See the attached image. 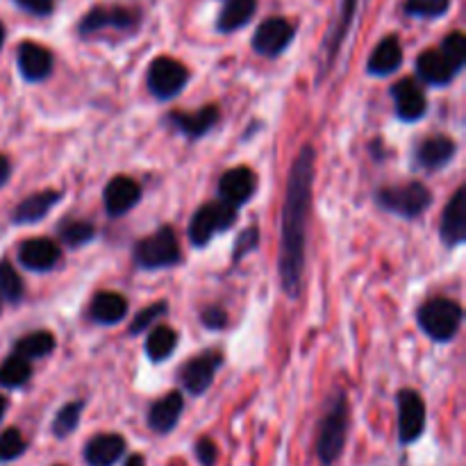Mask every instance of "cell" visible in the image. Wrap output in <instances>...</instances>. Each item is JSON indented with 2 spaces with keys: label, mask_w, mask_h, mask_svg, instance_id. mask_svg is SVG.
Here are the masks:
<instances>
[{
  "label": "cell",
  "mask_w": 466,
  "mask_h": 466,
  "mask_svg": "<svg viewBox=\"0 0 466 466\" xmlns=\"http://www.w3.org/2000/svg\"><path fill=\"white\" fill-rule=\"evenodd\" d=\"M317 153L303 146L289 168L285 203L280 214V248H278V278L280 289L291 300L303 294L305 262H308V223L312 214V187Z\"/></svg>",
  "instance_id": "6da1fadb"
},
{
  "label": "cell",
  "mask_w": 466,
  "mask_h": 466,
  "mask_svg": "<svg viewBox=\"0 0 466 466\" xmlns=\"http://www.w3.org/2000/svg\"><path fill=\"white\" fill-rule=\"evenodd\" d=\"M349 399L344 391H337L328 403L317 435V458L323 466H332L341 458L349 437Z\"/></svg>",
  "instance_id": "7a4b0ae2"
},
{
  "label": "cell",
  "mask_w": 466,
  "mask_h": 466,
  "mask_svg": "<svg viewBox=\"0 0 466 466\" xmlns=\"http://www.w3.org/2000/svg\"><path fill=\"white\" fill-rule=\"evenodd\" d=\"M464 312L458 300L451 299H431L419 308L417 321L419 328L437 344L453 341L462 328Z\"/></svg>",
  "instance_id": "3957f363"
},
{
  "label": "cell",
  "mask_w": 466,
  "mask_h": 466,
  "mask_svg": "<svg viewBox=\"0 0 466 466\" xmlns=\"http://www.w3.org/2000/svg\"><path fill=\"white\" fill-rule=\"evenodd\" d=\"M132 258H135V264L141 271H157V268H168L180 264V244H177L173 228L164 226L155 230L150 237L137 241Z\"/></svg>",
  "instance_id": "277c9868"
},
{
  "label": "cell",
  "mask_w": 466,
  "mask_h": 466,
  "mask_svg": "<svg viewBox=\"0 0 466 466\" xmlns=\"http://www.w3.org/2000/svg\"><path fill=\"white\" fill-rule=\"evenodd\" d=\"M376 203L400 218H419L432 205V194L423 182H405L378 191Z\"/></svg>",
  "instance_id": "5b68a950"
},
{
  "label": "cell",
  "mask_w": 466,
  "mask_h": 466,
  "mask_svg": "<svg viewBox=\"0 0 466 466\" xmlns=\"http://www.w3.org/2000/svg\"><path fill=\"white\" fill-rule=\"evenodd\" d=\"M141 16L139 12L130 7H123V5H96L91 7L85 16L77 23V32H80L82 39H89V36L103 35V32L114 30V32H135L139 27Z\"/></svg>",
  "instance_id": "8992f818"
},
{
  "label": "cell",
  "mask_w": 466,
  "mask_h": 466,
  "mask_svg": "<svg viewBox=\"0 0 466 466\" xmlns=\"http://www.w3.org/2000/svg\"><path fill=\"white\" fill-rule=\"evenodd\" d=\"M237 223V208L217 200V203H208L198 208L191 217L187 235H189L191 246L196 248H205L218 232L230 230Z\"/></svg>",
  "instance_id": "52a82bcc"
},
{
  "label": "cell",
  "mask_w": 466,
  "mask_h": 466,
  "mask_svg": "<svg viewBox=\"0 0 466 466\" xmlns=\"http://www.w3.org/2000/svg\"><path fill=\"white\" fill-rule=\"evenodd\" d=\"M191 73L182 62L173 57H157L150 62L148 73H146V85L148 91L157 100H173L182 94V89L189 82Z\"/></svg>",
  "instance_id": "ba28073f"
},
{
  "label": "cell",
  "mask_w": 466,
  "mask_h": 466,
  "mask_svg": "<svg viewBox=\"0 0 466 466\" xmlns=\"http://www.w3.org/2000/svg\"><path fill=\"white\" fill-rule=\"evenodd\" d=\"M296 36V27L282 16H268L253 35V50L262 57L276 59L285 53Z\"/></svg>",
  "instance_id": "9c48e42d"
},
{
  "label": "cell",
  "mask_w": 466,
  "mask_h": 466,
  "mask_svg": "<svg viewBox=\"0 0 466 466\" xmlns=\"http://www.w3.org/2000/svg\"><path fill=\"white\" fill-rule=\"evenodd\" d=\"M358 7H360V0H341L335 23H332L330 30H328V35H326V39H323V46H321V50H323L321 68L323 71L319 73V77H326L328 73L335 68L337 57H339V53H341V46H344L346 36H349L350 27H353V23H355Z\"/></svg>",
  "instance_id": "30bf717a"
},
{
  "label": "cell",
  "mask_w": 466,
  "mask_h": 466,
  "mask_svg": "<svg viewBox=\"0 0 466 466\" xmlns=\"http://www.w3.org/2000/svg\"><path fill=\"white\" fill-rule=\"evenodd\" d=\"M223 367V355L218 350H208L196 358L187 360L185 367L180 369V380L182 387L189 391L191 396H203L205 391L212 387L214 376L218 369Z\"/></svg>",
  "instance_id": "8fae6325"
},
{
  "label": "cell",
  "mask_w": 466,
  "mask_h": 466,
  "mask_svg": "<svg viewBox=\"0 0 466 466\" xmlns=\"http://www.w3.org/2000/svg\"><path fill=\"white\" fill-rule=\"evenodd\" d=\"M396 403H399V440L403 446H410L426 431V403L414 390L399 391Z\"/></svg>",
  "instance_id": "7c38bea8"
},
{
  "label": "cell",
  "mask_w": 466,
  "mask_h": 466,
  "mask_svg": "<svg viewBox=\"0 0 466 466\" xmlns=\"http://www.w3.org/2000/svg\"><path fill=\"white\" fill-rule=\"evenodd\" d=\"M258 191V176L248 167H235L226 171L218 180V200L239 209L248 203Z\"/></svg>",
  "instance_id": "4fadbf2b"
},
{
  "label": "cell",
  "mask_w": 466,
  "mask_h": 466,
  "mask_svg": "<svg viewBox=\"0 0 466 466\" xmlns=\"http://www.w3.org/2000/svg\"><path fill=\"white\" fill-rule=\"evenodd\" d=\"M440 237L446 248H458L466 241V189L460 187L451 196L440 223Z\"/></svg>",
  "instance_id": "5bb4252c"
},
{
  "label": "cell",
  "mask_w": 466,
  "mask_h": 466,
  "mask_svg": "<svg viewBox=\"0 0 466 466\" xmlns=\"http://www.w3.org/2000/svg\"><path fill=\"white\" fill-rule=\"evenodd\" d=\"M391 98L396 105V116L405 123L421 121L428 112V100L423 94L421 86L408 77V80H400L391 86Z\"/></svg>",
  "instance_id": "9a60e30c"
},
{
  "label": "cell",
  "mask_w": 466,
  "mask_h": 466,
  "mask_svg": "<svg viewBox=\"0 0 466 466\" xmlns=\"http://www.w3.org/2000/svg\"><path fill=\"white\" fill-rule=\"evenodd\" d=\"M221 118L217 105H205V107L196 109V112H171L167 116L168 126L185 135L187 139H200L208 135Z\"/></svg>",
  "instance_id": "2e32d148"
},
{
  "label": "cell",
  "mask_w": 466,
  "mask_h": 466,
  "mask_svg": "<svg viewBox=\"0 0 466 466\" xmlns=\"http://www.w3.org/2000/svg\"><path fill=\"white\" fill-rule=\"evenodd\" d=\"M105 212L112 218L123 217V214L130 212L137 203L141 200V187L137 185L132 177L127 176H114L112 180L105 187Z\"/></svg>",
  "instance_id": "e0dca14e"
},
{
  "label": "cell",
  "mask_w": 466,
  "mask_h": 466,
  "mask_svg": "<svg viewBox=\"0 0 466 466\" xmlns=\"http://www.w3.org/2000/svg\"><path fill=\"white\" fill-rule=\"evenodd\" d=\"M16 62L23 80L27 82H44L53 73V53L35 41H23L18 46Z\"/></svg>",
  "instance_id": "ac0fdd59"
},
{
  "label": "cell",
  "mask_w": 466,
  "mask_h": 466,
  "mask_svg": "<svg viewBox=\"0 0 466 466\" xmlns=\"http://www.w3.org/2000/svg\"><path fill=\"white\" fill-rule=\"evenodd\" d=\"M126 455V440L114 432H103L86 441L82 460L86 466H114Z\"/></svg>",
  "instance_id": "d6986e66"
},
{
  "label": "cell",
  "mask_w": 466,
  "mask_h": 466,
  "mask_svg": "<svg viewBox=\"0 0 466 466\" xmlns=\"http://www.w3.org/2000/svg\"><path fill=\"white\" fill-rule=\"evenodd\" d=\"M62 258V250L55 241L50 239H27L23 241L18 248V262L27 268V271L44 273L55 268V264Z\"/></svg>",
  "instance_id": "ffe728a7"
},
{
  "label": "cell",
  "mask_w": 466,
  "mask_h": 466,
  "mask_svg": "<svg viewBox=\"0 0 466 466\" xmlns=\"http://www.w3.org/2000/svg\"><path fill=\"white\" fill-rule=\"evenodd\" d=\"M185 410V399L180 391H168L159 400H155L148 410V428L157 435H168L177 426Z\"/></svg>",
  "instance_id": "44dd1931"
},
{
  "label": "cell",
  "mask_w": 466,
  "mask_h": 466,
  "mask_svg": "<svg viewBox=\"0 0 466 466\" xmlns=\"http://www.w3.org/2000/svg\"><path fill=\"white\" fill-rule=\"evenodd\" d=\"M417 73L426 85L431 86H449L458 76V68L446 59V55L437 50H423L417 57Z\"/></svg>",
  "instance_id": "7402d4cb"
},
{
  "label": "cell",
  "mask_w": 466,
  "mask_h": 466,
  "mask_svg": "<svg viewBox=\"0 0 466 466\" xmlns=\"http://www.w3.org/2000/svg\"><path fill=\"white\" fill-rule=\"evenodd\" d=\"M455 153H458V146H455V141L451 139V137L435 135L428 137V139H423L421 144L417 146L414 157H417L419 167L426 168V171H440L446 164H451Z\"/></svg>",
  "instance_id": "603a6c76"
},
{
  "label": "cell",
  "mask_w": 466,
  "mask_h": 466,
  "mask_svg": "<svg viewBox=\"0 0 466 466\" xmlns=\"http://www.w3.org/2000/svg\"><path fill=\"white\" fill-rule=\"evenodd\" d=\"M400 64H403V46H400L399 36L390 35L371 50L367 71L376 77H387L399 71Z\"/></svg>",
  "instance_id": "cb8c5ba5"
},
{
  "label": "cell",
  "mask_w": 466,
  "mask_h": 466,
  "mask_svg": "<svg viewBox=\"0 0 466 466\" xmlns=\"http://www.w3.org/2000/svg\"><path fill=\"white\" fill-rule=\"evenodd\" d=\"M62 200V191H39V194H32L27 198H23L21 203L16 205V209L12 212V221L16 226H27V223H39L41 218H46V214L59 205Z\"/></svg>",
  "instance_id": "d4e9b609"
},
{
  "label": "cell",
  "mask_w": 466,
  "mask_h": 466,
  "mask_svg": "<svg viewBox=\"0 0 466 466\" xmlns=\"http://www.w3.org/2000/svg\"><path fill=\"white\" fill-rule=\"evenodd\" d=\"M218 16H217V32L230 35V32L241 30L253 21L258 12V0H218Z\"/></svg>",
  "instance_id": "484cf974"
},
{
  "label": "cell",
  "mask_w": 466,
  "mask_h": 466,
  "mask_svg": "<svg viewBox=\"0 0 466 466\" xmlns=\"http://www.w3.org/2000/svg\"><path fill=\"white\" fill-rule=\"evenodd\" d=\"M89 317L100 326H116L127 317V300L114 291H100L91 300Z\"/></svg>",
  "instance_id": "4316f807"
},
{
  "label": "cell",
  "mask_w": 466,
  "mask_h": 466,
  "mask_svg": "<svg viewBox=\"0 0 466 466\" xmlns=\"http://www.w3.org/2000/svg\"><path fill=\"white\" fill-rule=\"evenodd\" d=\"M53 350H55V335L48 330L30 332V335L21 337V339L14 344V355L27 360V362H32V360L48 358Z\"/></svg>",
  "instance_id": "83f0119b"
},
{
  "label": "cell",
  "mask_w": 466,
  "mask_h": 466,
  "mask_svg": "<svg viewBox=\"0 0 466 466\" xmlns=\"http://www.w3.org/2000/svg\"><path fill=\"white\" fill-rule=\"evenodd\" d=\"M177 346V335L176 330H171L168 326H155L148 332V339H146V355L150 358V362H164L173 355Z\"/></svg>",
  "instance_id": "f1b7e54d"
},
{
  "label": "cell",
  "mask_w": 466,
  "mask_h": 466,
  "mask_svg": "<svg viewBox=\"0 0 466 466\" xmlns=\"http://www.w3.org/2000/svg\"><path fill=\"white\" fill-rule=\"evenodd\" d=\"M32 378V364L18 355H9L5 362H0V387L5 390H18Z\"/></svg>",
  "instance_id": "f546056e"
},
{
  "label": "cell",
  "mask_w": 466,
  "mask_h": 466,
  "mask_svg": "<svg viewBox=\"0 0 466 466\" xmlns=\"http://www.w3.org/2000/svg\"><path fill=\"white\" fill-rule=\"evenodd\" d=\"M82 410H85V403L82 400H71V403L62 405L59 412L55 414L53 419V435L57 440H66L68 435L76 432V428L80 426V417H82Z\"/></svg>",
  "instance_id": "4dcf8cb0"
},
{
  "label": "cell",
  "mask_w": 466,
  "mask_h": 466,
  "mask_svg": "<svg viewBox=\"0 0 466 466\" xmlns=\"http://www.w3.org/2000/svg\"><path fill=\"white\" fill-rule=\"evenodd\" d=\"M453 0H405L403 12L412 18H428L435 21L449 14Z\"/></svg>",
  "instance_id": "1f68e13d"
},
{
  "label": "cell",
  "mask_w": 466,
  "mask_h": 466,
  "mask_svg": "<svg viewBox=\"0 0 466 466\" xmlns=\"http://www.w3.org/2000/svg\"><path fill=\"white\" fill-rule=\"evenodd\" d=\"M23 294H25V287H23V280L16 268L9 262H0V296L7 303L16 305L21 303Z\"/></svg>",
  "instance_id": "d6a6232c"
},
{
  "label": "cell",
  "mask_w": 466,
  "mask_h": 466,
  "mask_svg": "<svg viewBox=\"0 0 466 466\" xmlns=\"http://www.w3.org/2000/svg\"><path fill=\"white\" fill-rule=\"evenodd\" d=\"M59 235H62L64 244L71 246V248H80V246L89 244L96 237L94 223L89 221H68L59 228Z\"/></svg>",
  "instance_id": "836d02e7"
},
{
  "label": "cell",
  "mask_w": 466,
  "mask_h": 466,
  "mask_svg": "<svg viewBox=\"0 0 466 466\" xmlns=\"http://www.w3.org/2000/svg\"><path fill=\"white\" fill-rule=\"evenodd\" d=\"M440 50L446 55V59H449V62L453 64L458 71H462L464 64H466V36L462 35V32L455 30V32H451L449 36H444Z\"/></svg>",
  "instance_id": "e575fe53"
},
{
  "label": "cell",
  "mask_w": 466,
  "mask_h": 466,
  "mask_svg": "<svg viewBox=\"0 0 466 466\" xmlns=\"http://www.w3.org/2000/svg\"><path fill=\"white\" fill-rule=\"evenodd\" d=\"M27 451V441L23 440L21 432L16 428H9L0 435V462H12V460L21 458Z\"/></svg>",
  "instance_id": "d590c367"
},
{
  "label": "cell",
  "mask_w": 466,
  "mask_h": 466,
  "mask_svg": "<svg viewBox=\"0 0 466 466\" xmlns=\"http://www.w3.org/2000/svg\"><path fill=\"white\" fill-rule=\"evenodd\" d=\"M167 312H168L167 300H159V303H153L148 305V308H144L139 314H137L135 321L130 323V335H139V332L148 330L153 323H157L159 319L167 317Z\"/></svg>",
  "instance_id": "8d00e7d4"
},
{
  "label": "cell",
  "mask_w": 466,
  "mask_h": 466,
  "mask_svg": "<svg viewBox=\"0 0 466 466\" xmlns=\"http://www.w3.org/2000/svg\"><path fill=\"white\" fill-rule=\"evenodd\" d=\"M259 244V230L258 228H246L239 232L235 241V248H232V262H241L248 253H253Z\"/></svg>",
  "instance_id": "74e56055"
},
{
  "label": "cell",
  "mask_w": 466,
  "mask_h": 466,
  "mask_svg": "<svg viewBox=\"0 0 466 466\" xmlns=\"http://www.w3.org/2000/svg\"><path fill=\"white\" fill-rule=\"evenodd\" d=\"M200 321L208 330H223L228 326V314L226 309L218 308V305H208V308L200 312Z\"/></svg>",
  "instance_id": "f35d334b"
},
{
  "label": "cell",
  "mask_w": 466,
  "mask_h": 466,
  "mask_svg": "<svg viewBox=\"0 0 466 466\" xmlns=\"http://www.w3.org/2000/svg\"><path fill=\"white\" fill-rule=\"evenodd\" d=\"M194 455H196V460L200 462V466H214L218 460V449L212 440L203 437V440L196 441Z\"/></svg>",
  "instance_id": "ab89813d"
},
{
  "label": "cell",
  "mask_w": 466,
  "mask_h": 466,
  "mask_svg": "<svg viewBox=\"0 0 466 466\" xmlns=\"http://www.w3.org/2000/svg\"><path fill=\"white\" fill-rule=\"evenodd\" d=\"M23 12L32 14V16L46 18L55 12V0H14Z\"/></svg>",
  "instance_id": "60d3db41"
},
{
  "label": "cell",
  "mask_w": 466,
  "mask_h": 466,
  "mask_svg": "<svg viewBox=\"0 0 466 466\" xmlns=\"http://www.w3.org/2000/svg\"><path fill=\"white\" fill-rule=\"evenodd\" d=\"M9 176H12V164H9V159L5 155H0V187L7 185Z\"/></svg>",
  "instance_id": "b9f144b4"
},
{
  "label": "cell",
  "mask_w": 466,
  "mask_h": 466,
  "mask_svg": "<svg viewBox=\"0 0 466 466\" xmlns=\"http://www.w3.org/2000/svg\"><path fill=\"white\" fill-rule=\"evenodd\" d=\"M123 466H146V458L144 455H130Z\"/></svg>",
  "instance_id": "7bdbcfd3"
},
{
  "label": "cell",
  "mask_w": 466,
  "mask_h": 466,
  "mask_svg": "<svg viewBox=\"0 0 466 466\" xmlns=\"http://www.w3.org/2000/svg\"><path fill=\"white\" fill-rule=\"evenodd\" d=\"M5 412H7V399H5V396H0V419L5 417Z\"/></svg>",
  "instance_id": "ee69618b"
},
{
  "label": "cell",
  "mask_w": 466,
  "mask_h": 466,
  "mask_svg": "<svg viewBox=\"0 0 466 466\" xmlns=\"http://www.w3.org/2000/svg\"><path fill=\"white\" fill-rule=\"evenodd\" d=\"M3 44H5V25L0 23V50H3Z\"/></svg>",
  "instance_id": "f6af8a7d"
}]
</instances>
